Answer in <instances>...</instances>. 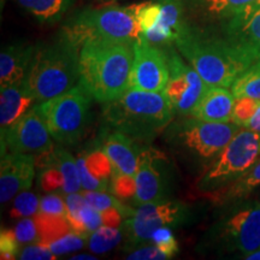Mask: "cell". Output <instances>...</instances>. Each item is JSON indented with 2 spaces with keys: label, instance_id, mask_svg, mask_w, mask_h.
<instances>
[{
  "label": "cell",
  "instance_id": "36",
  "mask_svg": "<svg viewBox=\"0 0 260 260\" xmlns=\"http://www.w3.org/2000/svg\"><path fill=\"white\" fill-rule=\"evenodd\" d=\"M40 187L44 191H53L63 188L64 176L63 172L57 167H46L40 169Z\"/></svg>",
  "mask_w": 260,
  "mask_h": 260
},
{
  "label": "cell",
  "instance_id": "45",
  "mask_svg": "<svg viewBox=\"0 0 260 260\" xmlns=\"http://www.w3.org/2000/svg\"><path fill=\"white\" fill-rule=\"evenodd\" d=\"M71 259H74V260H83V259H89V260H94V259H96L95 256H93V255H88V254H79V255H75V256H73V258Z\"/></svg>",
  "mask_w": 260,
  "mask_h": 260
},
{
  "label": "cell",
  "instance_id": "4",
  "mask_svg": "<svg viewBox=\"0 0 260 260\" xmlns=\"http://www.w3.org/2000/svg\"><path fill=\"white\" fill-rule=\"evenodd\" d=\"M81 47L60 30L56 39L37 45L25 77L37 103H45L80 83Z\"/></svg>",
  "mask_w": 260,
  "mask_h": 260
},
{
  "label": "cell",
  "instance_id": "16",
  "mask_svg": "<svg viewBox=\"0 0 260 260\" xmlns=\"http://www.w3.org/2000/svg\"><path fill=\"white\" fill-rule=\"evenodd\" d=\"M256 2L259 0H183L182 25L216 28Z\"/></svg>",
  "mask_w": 260,
  "mask_h": 260
},
{
  "label": "cell",
  "instance_id": "25",
  "mask_svg": "<svg viewBox=\"0 0 260 260\" xmlns=\"http://www.w3.org/2000/svg\"><path fill=\"white\" fill-rule=\"evenodd\" d=\"M236 98L260 100V60L255 61L230 87Z\"/></svg>",
  "mask_w": 260,
  "mask_h": 260
},
{
  "label": "cell",
  "instance_id": "34",
  "mask_svg": "<svg viewBox=\"0 0 260 260\" xmlns=\"http://www.w3.org/2000/svg\"><path fill=\"white\" fill-rule=\"evenodd\" d=\"M77 168H79L81 184L84 190H100L107 191L110 189V183L107 180H99L94 175H92L86 165V158L84 154H79L76 158Z\"/></svg>",
  "mask_w": 260,
  "mask_h": 260
},
{
  "label": "cell",
  "instance_id": "30",
  "mask_svg": "<svg viewBox=\"0 0 260 260\" xmlns=\"http://www.w3.org/2000/svg\"><path fill=\"white\" fill-rule=\"evenodd\" d=\"M110 191L121 200L134 199L136 194V180L132 175L113 171L110 181Z\"/></svg>",
  "mask_w": 260,
  "mask_h": 260
},
{
  "label": "cell",
  "instance_id": "5",
  "mask_svg": "<svg viewBox=\"0 0 260 260\" xmlns=\"http://www.w3.org/2000/svg\"><path fill=\"white\" fill-rule=\"evenodd\" d=\"M240 129L234 122H207L190 116L172 121L164 139L188 162L210 165Z\"/></svg>",
  "mask_w": 260,
  "mask_h": 260
},
{
  "label": "cell",
  "instance_id": "43",
  "mask_svg": "<svg viewBox=\"0 0 260 260\" xmlns=\"http://www.w3.org/2000/svg\"><path fill=\"white\" fill-rule=\"evenodd\" d=\"M243 128H247L249 130H253V132L260 133V105L258 107V110H256L255 115L252 117L251 121L247 123Z\"/></svg>",
  "mask_w": 260,
  "mask_h": 260
},
{
  "label": "cell",
  "instance_id": "26",
  "mask_svg": "<svg viewBox=\"0 0 260 260\" xmlns=\"http://www.w3.org/2000/svg\"><path fill=\"white\" fill-rule=\"evenodd\" d=\"M124 237L122 229L112 226H100L90 234L88 247L95 254H104L119 245Z\"/></svg>",
  "mask_w": 260,
  "mask_h": 260
},
{
  "label": "cell",
  "instance_id": "42",
  "mask_svg": "<svg viewBox=\"0 0 260 260\" xmlns=\"http://www.w3.org/2000/svg\"><path fill=\"white\" fill-rule=\"evenodd\" d=\"M100 212H102L104 225L112 228L121 226L123 216L118 209H116V207H109V209L100 211Z\"/></svg>",
  "mask_w": 260,
  "mask_h": 260
},
{
  "label": "cell",
  "instance_id": "31",
  "mask_svg": "<svg viewBox=\"0 0 260 260\" xmlns=\"http://www.w3.org/2000/svg\"><path fill=\"white\" fill-rule=\"evenodd\" d=\"M260 100L252 98H236L232 113V122L243 128L255 115Z\"/></svg>",
  "mask_w": 260,
  "mask_h": 260
},
{
  "label": "cell",
  "instance_id": "10",
  "mask_svg": "<svg viewBox=\"0 0 260 260\" xmlns=\"http://www.w3.org/2000/svg\"><path fill=\"white\" fill-rule=\"evenodd\" d=\"M190 218L189 206L181 201L159 199L138 206L134 214L122 224L126 247L151 241L155 230L162 226H180Z\"/></svg>",
  "mask_w": 260,
  "mask_h": 260
},
{
  "label": "cell",
  "instance_id": "19",
  "mask_svg": "<svg viewBox=\"0 0 260 260\" xmlns=\"http://www.w3.org/2000/svg\"><path fill=\"white\" fill-rule=\"evenodd\" d=\"M37 45L12 42L3 47L0 53V86L6 87L25 80Z\"/></svg>",
  "mask_w": 260,
  "mask_h": 260
},
{
  "label": "cell",
  "instance_id": "33",
  "mask_svg": "<svg viewBox=\"0 0 260 260\" xmlns=\"http://www.w3.org/2000/svg\"><path fill=\"white\" fill-rule=\"evenodd\" d=\"M84 243H86V237L75 233L73 230V232L67 234V235L60 237V239L50 243L47 247L56 255H64L68 254V253L79 251V249L83 248Z\"/></svg>",
  "mask_w": 260,
  "mask_h": 260
},
{
  "label": "cell",
  "instance_id": "39",
  "mask_svg": "<svg viewBox=\"0 0 260 260\" xmlns=\"http://www.w3.org/2000/svg\"><path fill=\"white\" fill-rule=\"evenodd\" d=\"M18 259L24 260H53L57 259V255L48 248L47 246L41 245L39 242L29 243L24 247L18 254Z\"/></svg>",
  "mask_w": 260,
  "mask_h": 260
},
{
  "label": "cell",
  "instance_id": "40",
  "mask_svg": "<svg viewBox=\"0 0 260 260\" xmlns=\"http://www.w3.org/2000/svg\"><path fill=\"white\" fill-rule=\"evenodd\" d=\"M126 259L130 260H165L170 259L169 255L165 254L164 252H161L158 247L153 246H146L142 248L135 249L134 252L129 253Z\"/></svg>",
  "mask_w": 260,
  "mask_h": 260
},
{
  "label": "cell",
  "instance_id": "7",
  "mask_svg": "<svg viewBox=\"0 0 260 260\" xmlns=\"http://www.w3.org/2000/svg\"><path fill=\"white\" fill-rule=\"evenodd\" d=\"M92 95L79 83L53 99L40 103L52 138L60 146H73L86 134L90 122Z\"/></svg>",
  "mask_w": 260,
  "mask_h": 260
},
{
  "label": "cell",
  "instance_id": "24",
  "mask_svg": "<svg viewBox=\"0 0 260 260\" xmlns=\"http://www.w3.org/2000/svg\"><path fill=\"white\" fill-rule=\"evenodd\" d=\"M34 220L37 223L39 235L37 242L44 246H48L73 232L69 220L64 216H56V214H48L39 211L34 216Z\"/></svg>",
  "mask_w": 260,
  "mask_h": 260
},
{
  "label": "cell",
  "instance_id": "21",
  "mask_svg": "<svg viewBox=\"0 0 260 260\" xmlns=\"http://www.w3.org/2000/svg\"><path fill=\"white\" fill-rule=\"evenodd\" d=\"M235 100L236 96L228 87L210 84L190 116L207 122H232Z\"/></svg>",
  "mask_w": 260,
  "mask_h": 260
},
{
  "label": "cell",
  "instance_id": "15",
  "mask_svg": "<svg viewBox=\"0 0 260 260\" xmlns=\"http://www.w3.org/2000/svg\"><path fill=\"white\" fill-rule=\"evenodd\" d=\"M203 30L222 35L254 64L260 60V0L218 27Z\"/></svg>",
  "mask_w": 260,
  "mask_h": 260
},
{
  "label": "cell",
  "instance_id": "35",
  "mask_svg": "<svg viewBox=\"0 0 260 260\" xmlns=\"http://www.w3.org/2000/svg\"><path fill=\"white\" fill-rule=\"evenodd\" d=\"M19 246L15 230L2 229L0 234V258L2 260H14L18 258Z\"/></svg>",
  "mask_w": 260,
  "mask_h": 260
},
{
  "label": "cell",
  "instance_id": "17",
  "mask_svg": "<svg viewBox=\"0 0 260 260\" xmlns=\"http://www.w3.org/2000/svg\"><path fill=\"white\" fill-rule=\"evenodd\" d=\"M35 155L6 152L0 161V201L9 203L15 195L31 187L35 176Z\"/></svg>",
  "mask_w": 260,
  "mask_h": 260
},
{
  "label": "cell",
  "instance_id": "44",
  "mask_svg": "<svg viewBox=\"0 0 260 260\" xmlns=\"http://www.w3.org/2000/svg\"><path fill=\"white\" fill-rule=\"evenodd\" d=\"M245 259H247V260H260V249L251 253L249 255H247Z\"/></svg>",
  "mask_w": 260,
  "mask_h": 260
},
{
  "label": "cell",
  "instance_id": "41",
  "mask_svg": "<svg viewBox=\"0 0 260 260\" xmlns=\"http://www.w3.org/2000/svg\"><path fill=\"white\" fill-rule=\"evenodd\" d=\"M65 203H67V207H68L67 214H76L81 209H82L84 205L88 204L86 201V199H84L83 194H80L79 191H76V193L67 194Z\"/></svg>",
  "mask_w": 260,
  "mask_h": 260
},
{
  "label": "cell",
  "instance_id": "13",
  "mask_svg": "<svg viewBox=\"0 0 260 260\" xmlns=\"http://www.w3.org/2000/svg\"><path fill=\"white\" fill-rule=\"evenodd\" d=\"M52 139L40 103H37L2 136V154L45 153L54 148Z\"/></svg>",
  "mask_w": 260,
  "mask_h": 260
},
{
  "label": "cell",
  "instance_id": "18",
  "mask_svg": "<svg viewBox=\"0 0 260 260\" xmlns=\"http://www.w3.org/2000/svg\"><path fill=\"white\" fill-rule=\"evenodd\" d=\"M99 145L111 160L113 171L135 176L140 153L145 144L123 133L110 130L104 133Z\"/></svg>",
  "mask_w": 260,
  "mask_h": 260
},
{
  "label": "cell",
  "instance_id": "46",
  "mask_svg": "<svg viewBox=\"0 0 260 260\" xmlns=\"http://www.w3.org/2000/svg\"><path fill=\"white\" fill-rule=\"evenodd\" d=\"M104 2H111V0H104Z\"/></svg>",
  "mask_w": 260,
  "mask_h": 260
},
{
  "label": "cell",
  "instance_id": "1",
  "mask_svg": "<svg viewBox=\"0 0 260 260\" xmlns=\"http://www.w3.org/2000/svg\"><path fill=\"white\" fill-rule=\"evenodd\" d=\"M174 45L207 84L232 87L253 64L241 51L214 31L182 25Z\"/></svg>",
  "mask_w": 260,
  "mask_h": 260
},
{
  "label": "cell",
  "instance_id": "37",
  "mask_svg": "<svg viewBox=\"0 0 260 260\" xmlns=\"http://www.w3.org/2000/svg\"><path fill=\"white\" fill-rule=\"evenodd\" d=\"M14 230L21 245H29V243L38 241V228L34 218L31 219L24 217L23 219H21L16 224Z\"/></svg>",
  "mask_w": 260,
  "mask_h": 260
},
{
  "label": "cell",
  "instance_id": "6",
  "mask_svg": "<svg viewBox=\"0 0 260 260\" xmlns=\"http://www.w3.org/2000/svg\"><path fill=\"white\" fill-rule=\"evenodd\" d=\"M61 30L80 47L89 40L134 44L142 35L133 5L83 9L71 16Z\"/></svg>",
  "mask_w": 260,
  "mask_h": 260
},
{
  "label": "cell",
  "instance_id": "2",
  "mask_svg": "<svg viewBox=\"0 0 260 260\" xmlns=\"http://www.w3.org/2000/svg\"><path fill=\"white\" fill-rule=\"evenodd\" d=\"M134 44L89 40L80 50V83L95 102L107 103L129 88Z\"/></svg>",
  "mask_w": 260,
  "mask_h": 260
},
{
  "label": "cell",
  "instance_id": "8",
  "mask_svg": "<svg viewBox=\"0 0 260 260\" xmlns=\"http://www.w3.org/2000/svg\"><path fill=\"white\" fill-rule=\"evenodd\" d=\"M260 160V133L241 128L197 182L203 193L216 190L242 176Z\"/></svg>",
  "mask_w": 260,
  "mask_h": 260
},
{
  "label": "cell",
  "instance_id": "11",
  "mask_svg": "<svg viewBox=\"0 0 260 260\" xmlns=\"http://www.w3.org/2000/svg\"><path fill=\"white\" fill-rule=\"evenodd\" d=\"M165 51L169 63V80L165 89L162 90L174 107L175 113L181 116H190L198 102L209 88L191 65H187L182 59L175 45L161 47Z\"/></svg>",
  "mask_w": 260,
  "mask_h": 260
},
{
  "label": "cell",
  "instance_id": "22",
  "mask_svg": "<svg viewBox=\"0 0 260 260\" xmlns=\"http://www.w3.org/2000/svg\"><path fill=\"white\" fill-rule=\"evenodd\" d=\"M258 187H260V160L256 161L248 171H246L235 181L218 189L204 194L213 204L222 206V205H230L247 199Z\"/></svg>",
  "mask_w": 260,
  "mask_h": 260
},
{
  "label": "cell",
  "instance_id": "38",
  "mask_svg": "<svg viewBox=\"0 0 260 260\" xmlns=\"http://www.w3.org/2000/svg\"><path fill=\"white\" fill-rule=\"evenodd\" d=\"M40 212L56 214V216L67 217L68 207L67 203L58 194H47L40 200Z\"/></svg>",
  "mask_w": 260,
  "mask_h": 260
},
{
  "label": "cell",
  "instance_id": "27",
  "mask_svg": "<svg viewBox=\"0 0 260 260\" xmlns=\"http://www.w3.org/2000/svg\"><path fill=\"white\" fill-rule=\"evenodd\" d=\"M83 197L86 199L90 206H93L94 209L103 211L109 209V207H116L119 210V212L122 213L123 218H129L134 214L136 209H132L130 206H126L125 204H123L121 199L115 197L113 194H109L106 191H100V190H84Z\"/></svg>",
  "mask_w": 260,
  "mask_h": 260
},
{
  "label": "cell",
  "instance_id": "23",
  "mask_svg": "<svg viewBox=\"0 0 260 260\" xmlns=\"http://www.w3.org/2000/svg\"><path fill=\"white\" fill-rule=\"evenodd\" d=\"M40 24H56L73 8L76 0H12Z\"/></svg>",
  "mask_w": 260,
  "mask_h": 260
},
{
  "label": "cell",
  "instance_id": "3",
  "mask_svg": "<svg viewBox=\"0 0 260 260\" xmlns=\"http://www.w3.org/2000/svg\"><path fill=\"white\" fill-rule=\"evenodd\" d=\"M175 110L164 92L128 88L122 95L103 104L106 130H115L141 144H148L174 121Z\"/></svg>",
  "mask_w": 260,
  "mask_h": 260
},
{
  "label": "cell",
  "instance_id": "32",
  "mask_svg": "<svg viewBox=\"0 0 260 260\" xmlns=\"http://www.w3.org/2000/svg\"><path fill=\"white\" fill-rule=\"evenodd\" d=\"M152 243L158 247L161 252L169 255V258H174L175 255L180 252L178 242L175 237L174 233L169 226H162L155 230L151 239Z\"/></svg>",
  "mask_w": 260,
  "mask_h": 260
},
{
  "label": "cell",
  "instance_id": "9",
  "mask_svg": "<svg viewBox=\"0 0 260 260\" xmlns=\"http://www.w3.org/2000/svg\"><path fill=\"white\" fill-rule=\"evenodd\" d=\"M213 226V239L224 249L249 255L260 249V201L240 200Z\"/></svg>",
  "mask_w": 260,
  "mask_h": 260
},
{
  "label": "cell",
  "instance_id": "12",
  "mask_svg": "<svg viewBox=\"0 0 260 260\" xmlns=\"http://www.w3.org/2000/svg\"><path fill=\"white\" fill-rule=\"evenodd\" d=\"M135 206L159 199H167L170 193V162L167 155L148 144L142 146L135 174Z\"/></svg>",
  "mask_w": 260,
  "mask_h": 260
},
{
  "label": "cell",
  "instance_id": "20",
  "mask_svg": "<svg viewBox=\"0 0 260 260\" xmlns=\"http://www.w3.org/2000/svg\"><path fill=\"white\" fill-rule=\"evenodd\" d=\"M37 103L27 81L2 87L0 93V128L2 136L24 116Z\"/></svg>",
  "mask_w": 260,
  "mask_h": 260
},
{
  "label": "cell",
  "instance_id": "14",
  "mask_svg": "<svg viewBox=\"0 0 260 260\" xmlns=\"http://www.w3.org/2000/svg\"><path fill=\"white\" fill-rule=\"evenodd\" d=\"M169 63L165 51L140 37L134 42V60L129 88L146 92H162L169 80Z\"/></svg>",
  "mask_w": 260,
  "mask_h": 260
},
{
  "label": "cell",
  "instance_id": "28",
  "mask_svg": "<svg viewBox=\"0 0 260 260\" xmlns=\"http://www.w3.org/2000/svg\"><path fill=\"white\" fill-rule=\"evenodd\" d=\"M83 154L86 158V165L90 174L99 180L109 181L111 178L113 172L112 162L107 157L105 151L100 147V145H96L95 147L92 148V151L86 152Z\"/></svg>",
  "mask_w": 260,
  "mask_h": 260
},
{
  "label": "cell",
  "instance_id": "29",
  "mask_svg": "<svg viewBox=\"0 0 260 260\" xmlns=\"http://www.w3.org/2000/svg\"><path fill=\"white\" fill-rule=\"evenodd\" d=\"M40 210V199L35 193L23 190L16 195V199L10 210L11 218H24L35 216Z\"/></svg>",
  "mask_w": 260,
  "mask_h": 260
}]
</instances>
